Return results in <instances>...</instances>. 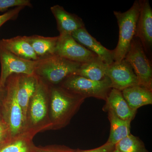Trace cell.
<instances>
[{
    "instance_id": "30bf717a",
    "label": "cell",
    "mask_w": 152,
    "mask_h": 152,
    "mask_svg": "<svg viewBox=\"0 0 152 152\" xmlns=\"http://www.w3.org/2000/svg\"><path fill=\"white\" fill-rule=\"evenodd\" d=\"M106 75L110 80L112 88L121 91L129 87L139 85L132 67L125 59L121 62H114L108 65Z\"/></svg>"
},
{
    "instance_id": "8992f818",
    "label": "cell",
    "mask_w": 152,
    "mask_h": 152,
    "mask_svg": "<svg viewBox=\"0 0 152 152\" xmlns=\"http://www.w3.org/2000/svg\"><path fill=\"white\" fill-rule=\"evenodd\" d=\"M59 86L86 99L93 97L104 101L112 88L107 77L102 80L94 81L76 75L69 76Z\"/></svg>"
},
{
    "instance_id": "83f0119b",
    "label": "cell",
    "mask_w": 152,
    "mask_h": 152,
    "mask_svg": "<svg viewBox=\"0 0 152 152\" xmlns=\"http://www.w3.org/2000/svg\"><path fill=\"white\" fill-rule=\"evenodd\" d=\"M6 95L5 88H1L0 87V105L1 106L3 101Z\"/></svg>"
},
{
    "instance_id": "44dd1931",
    "label": "cell",
    "mask_w": 152,
    "mask_h": 152,
    "mask_svg": "<svg viewBox=\"0 0 152 152\" xmlns=\"http://www.w3.org/2000/svg\"><path fill=\"white\" fill-rule=\"evenodd\" d=\"M108 65L99 57L85 64H82L75 75L94 81H100L106 77Z\"/></svg>"
},
{
    "instance_id": "603a6c76",
    "label": "cell",
    "mask_w": 152,
    "mask_h": 152,
    "mask_svg": "<svg viewBox=\"0 0 152 152\" xmlns=\"http://www.w3.org/2000/svg\"><path fill=\"white\" fill-rule=\"evenodd\" d=\"M32 7L29 0H0V12H6L9 8L17 7Z\"/></svg>"
},
{
    "instance_id": "cb8c5ba5",
    "label": "cell",
    "mask_w": 152,
    "mask_h": 152,
    "mask_svg": "<svg viewBox=\"0 0 152 152\" xmlns=\"http://www.w3.org/2000/svg\"><path fill=\"white\" fill-rule=\"evenodd\" d=\"M24 8L23 7H17L7 11L3 15H0V28L6 22L16 19L20 12Z\"/></svg>"
},
{
    "instance_id": "5b68a950",
    "label": "cell",
    "mask_w": 152,
    "mask_h": 152,
    "mask_svg": "<svg viewBox=\"0 0 152 152\" xmlns=\"http://www.w3.org/2000/svg\"><path fill=\"white\" fill-rule=\"evenodd\" d=\"M17 75H11L7 80L1 105L3 120L8 126L11 137L23 133L24 129V117L17 98Z\"/></svg>"
},
{
    "instance_id": "ba28073f",
    "label": "cell",
    "mask_w": 152,
    "mask_h": 152,
    "mask_svg": "<svg viewBox=\"0 0 152 152\" xmlns=\"http://www.w3.org/2000/svg\"><path fill=\"white\" fill-rule=\"evenodd\" d=\"M36 62L17 56L0 45V87L5 88L7 80L13 74L34 75Z\"/></svg>"
},
{
    "instance_id": "2e32d148",
    "label": "cell",
    "mask_w": 152,
    "mask_h": 152,
    "mask_svg": "<svg viewBox=\"0 0 152 152\" xmlns=\"http://www.w3.org/2000/svg\"><path fill=\"white\" fill-rule=\"evenodd\" d=\"M0 45L17 56L30 61L39 60L28 39V36H19L0 40Z\"/></svg>"
},
{
    "instance_id": "4316f807",
    "label": "cell",
    "mask_w": 152,
    "mask_h": 152,
    "mask_svg": "<svg viewBox=\"0 0 152 152\" xmlns=\"http://www.w3.org/2000/svg\"><path fill=\"white\" fill-rule=\"evenodd\" d=\"M11 137L8 126L4 121L0 122V145Z\"/></svg>"
},
{
    "instance_id": "d4e9b609",
    "label": "cell",
    "mask_w": 152,
    "mask_h": 152,
    "mask_svg": "<svg viewBox=\"0 0 152 152\" xmlns=\"http://www.w3.org/2000/svg\"><path fill=\"white\" fill-rule=\"evenodd\" d=\"M76 149L61 145H53L40 148L39 152H75Z\"/></svg>"
},
{
    "instance_id": "7a4b0ae2",
    "label": "cell",
    "mask_w": 152,
    "mask_h": 152,
    "mask_svg": "<svg viewBox=\"0 0 152 152\" xmlns=\"http://www.w3.org/2000/svg\"><path fill=\"white\" fill-rule=\"evenodd\" d=\"M38 78L35 91L29 102L23 132L34 137L37 133L51 129L50 118V86Z\"/></svg>"
},
{
    "instance_id": "8fae6325",
    "label": "cell",
    "mask_w": 152,
    "mask_h": 152,
    "mask_svg": "<svg viewBox=\"0 0 152 152\" xmlns=\"http://www.w3.org/2000/svg\"><path fill=\"white\" fill-rule=\"evenodd\" d=\"M139 1L140 12L134 37L140 41L147 54L152 47V9L148 0Z\"/></svg>"
},
{
    "instance_id": "9a60e30c",
    "label": "cell",
    "mask_w": 152,
    "mask_h": 152,
    "mask_svg": "<svg viewBox=\"0 0 152 152\" xmlns=\"http://www.w3.org/2000/svg\"><path fill=\"white\" fill-rule=\"evenodd\" d=\"M105 102L103 110L110 109L117 116L124 121L132 122L137 112L133 110L130 107L121 91L112 88Z\"/></svg>"
},
{
    "instance_id": "5bb4252c",
    "label": "cell",
    "mask_w": 152,
    "mask_h": 152,
    "mask_svg": "<svg viewBox=\"0 0 152 152\" xmlns=\"http://www.w3.org/2000/svg\"><path fill=\"white\" fill-rule=\"evenodd\" d=\"M38 81V77L35 75H17V98L22 109L25 122L29 102L35 91Z\"/></svg>"
},
{
    "instance_id": "f546056e",
    "label": "cell",
    "mask_w": 152,
    "mask_h": 152,
    "mask_svg": "<svg viewBox=\"0 0 152 152\" xmlns=\"http://www.w3.org/2000/svg\"><path fill=\"white\" fill-rule=\"evenodd\" d=\"M113 152H118V151H117L115 149V151H114Z\"/></svg>"
},
{
    "instance_id": "d6986e66",
    "label": "cell",
    "mask_w": 152,
    "mask_h": 152,
    "mask_svg": "<svg viewBox=\"0 0 152 152\" xmlns=\"http://www.w3.org/2000/svg\"><path fill=\"white\" fill-rule=\"evenodd\" d=\"M103 110L107 113L108 118L110 124V135L107 142L115 145L131 134V121L121 119L110 109Z\"/></svg>"
},
{
    "instance_id": "484cf974",
    "label": "cell",
    "mask_w": 152,
    "mask_h": 152,
    "mask_svg": "<svg viewBox=\"0 0 152 152\" xmlns=\"http://www.w3.org/2000/svg\"><path fill=\"white\" fill-rule=\"evenodd\" d=\"M115 150V145L106 142L101 146L92 149L82 150L76 149L75 152H113Z\"/></svg>"
},
{
    "instance_id": "52a82bcc",
    "label": "cell",
    "mask_w": 152,
    "mask_h": 152,
    "mask_svg": "<svg viewBox=\"0 0 152 152\" xmlns=\"http://www.w3.org/2000/svg\"><path fill=\"white\" fill-rule=\"evenodd\" d=\"M124 59L132 67L139 85L152 91L151 63L138 38L133 39Z\"/></svg>"
},
{
    "instance_id": "9c48e42d",
    "label": "cell",
    "mask_w": 152,
    "mask_h": 152,
    "mask_svg": "<svg viewBox=\"0 0 152 152\" xmlns=\"http://www.w3.org/2000/svg\"><path fill=\"white\" fill-rule=\"evenodd\" d=\"M55 55L80 64L88 62L98 57L69 34L58 36Z\"/></svg>"
},
{
    "instance_id": "e0dca14e",
    "label": "cell",
    "mask_w": 152,
    "mask_h": 152,
    "mask_svg": "<svg viewBox=\"0 0 152 152\" xmlns=\"http://www.w3.org/2000/svg\"><path fill=\"white\" fill-rule=\"evenodd\" d=\"M33 138L26 132L10 137L0 145V152H39L40 148L35 145Z\"/></svg>"
},
{
    "instance_id": "6da1fadb",
    "label": "cell",
    "mask_w": 152,
    "mask_h": 152,
    "mask_svg": "<svg viewBox=\"0 0 152 152\" xmlns=\"http://www.w3.org/2000/svg\"><path fill=\"white\" fill-rule=\"evenodd\" d=\"M86 98L61 86H50L49 113L51 130L65 127L78 111Z\"/></svg>"
},
{
    "instance_id": "7402d4cb",
    "label": "cell",
    "mask_w": 152,
    "mask_h": 152,
    "mask_svg": "<svg viewBox=\"0 0 152 152\" xmlns=\"http://www.w3.org/2000/svg\"><path fill=\"white\" fill-rule=\"evenodd\" d=\"M118 152H149L138 137L130 134L115 145Z\"/></svg>"
},
{
    "instance_id": "3957f363",
    "label": "cell",
    "mask_w": 152,
    "mask_h": 152,
    "mask_svg": "<svg viewBox=\"0 0 152 152\" xmlns=\"http://www.w3.org/2000/svg\"><path fill=\"white\" fill-rule=\"evenodd\" d=\"M81 64L55 55L37 61L34 75L50 86H58L75 75Z\"/></svg>"
},
{
    "instance_id": "277c9868",
    "label": "cell",
    "mask_w": 152,
    "mask_h": 152,
    "mask_svg": "<svg viewBox=\"0 0 152 152\" xmlns=\"http://www.w3.org/2000/svg\"><path fill=\"white\" fill-rule=\"evenodd\" d=\"M140 12L139 1H135L126 12L114 11L119 27V39L114 49L115 62H121L125 58L134 37L136 25Z\"/></svg>"
},
{
    "instance_id": "f1b7e54d",
    "label": "cell",
    "mask_w": 152,
    "mask_h": 152,
    "mask_svg": "<svg viewBox=\"0 0 152 152\" xmlns=\"http://www.w3.org/2000/svg\"><path fill=\"white\" fill-rule=\"evenodd\" d=\"M2 113L1 106L0 105V122L3 121Z\"/></svg>"
},
{
    "instance_id": "ac0fdd59",
    "label": "cell",
    "mask_w": 152,
    "mask_h": 152,
    "mask_svg": "<svg viewBox=\"0 0 152 152\" xmlns=\"http://www.w3.org/2000/svg\"><path fill=\"white\" fill-rule=\"evenodd\" d=\"M121 92L128 104L135 111L142 106L152 104V91L140 85L129 87Z\"/></svg>"
},
{
    "instance_id": "ffe728a7",
    "label": "cell",
    "mask_w": 152,
    "mask_h": 152,
    "mask_svg": "<svg viewBox=\"0 0 152 152\" xmlns=\"http://www.w3.org/2000/svg\"><path fill=\"white\" fill-rule=\"evenodd\" d=\"M58 36L45 37L34 35L28 36V39L39 60L46 58L55 55Z\"/></svg>"
},
{
    "instance_id": "7c38bea8",
    "label": "cell",
    "mask_w": 152,
    "mask_h": 152,
    "mask_svg": "<svg viewBox=\"0 0 152 152\" xmlns=\"http://www.w3.org/2000/svg\"><path fill=\"white\" fill-rule=\"evenodd\" d=\"M72 36L79 43L95 54L107 64L110 65L115 62L114 50L105 48L90 34L86 27L75 31Z\"/></svg>"
},
{
    "instance_id": "4fadbf2b",
    "label": "cell",
    "mask_w": 152,
    "mask_h": 152,
    "mask_svg": "<svg viewBox=\"0 0 152 152\" xmlns=\"http://www.w3.org/2000/svg\"><path fill=\"white\" fill-rule=\"evenodd\" d=\"M50 10L56 20L59 35H72L75 31L85 27L81 18L75 14L69 12L62 6L59 5L52 6Z\"/></svg>"
}]
</instances>
